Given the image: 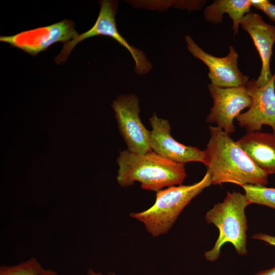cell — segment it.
<instances>
[{"mask_svg": "<svg viewBox=\"0 0 275 275\" xmlns=\"http://www.w3.org/2000/svg\"><path fill=\"white\" fill-rule=\"evenodd\" d=\"M253 162L268 175L275 174V134L248 132L236 141Z\"/></svg>", "mask_w": 275, "mask_h": 275, "instance_id": "cell-13", "label": "cell"}, {"mask_svg": "<svg viewBox=\"0 0 275 275\" xmlns=\"http://www.w3.org/2000/svg\"><path fill=\"white\" fill-rule=\"evenodd\" d=\"M152 127L150 144L152 151L176 162L185 164L189 162L203 163L204 152L200 149L179 143L171 135L167 120L158 118L155 113L149 119Z\"/></svg>", "mask_w": 275, "mask_h": 275, "instance_id": "cell-11", "label": "cell"}, {"mask_svg": "<svg viewBox=\"0 0 275 275\" xmlns=\"http://www.w3.org/2000/svg\"><path fill=\"white\" fill-rule=\"evenodd\" d=\"M205 1H180L175 2L178 8L189 11L201 9L205 4Z\"/></svg>", "mask_w": 275, "mask_h": 275, "instance_id": "cell-18", "label": "cell"}, {"mask_svg": "<svg viewBox=\"0 0 275 275\" xmlns=\"http://www.w3.org/2000/svg\"><path fill=\"white\" fill-rule=\"evenodd\" d=\"M254 275H275V266L270 269L261 270Z\"/></svg>", "mask_w": 275, "mask_h": 275, "instance_id": "cell-20", "label": "cell"}, {"mask_svg": "<svg viewBox=\"0 0 275 275\" xmlns=\"http://www.w3.org/2000/svg\"><path fill=\"white\" fill-rule=\"evenodd\" d=\"M112 106L127 149L139 154L152 151L150 144V131L146 129L140 118L138 97L134 94L118 96L113 101Z\"/></svg>", "mask_w": 275, "mask_h": 275, "instance_id": "cell-6", "label": "cell"}, {"mask_svg": "<svg viewBox=\"0 0 275 275\" xmlns=\"http://www.w3.org/2000/svg\"><path fill=\"white\" fill-rule=\"evenodd\" d=\"M45 268L35 257L14 265H2L0 275H40Z\"/></svg>", "mask_w": 275, "mask_h": 275, "instance_id": "cell-16", "label": "cell"}, {"mask_svg": "<svg viewBox=\"0 0 275 275\" xmlns=\"http://www.w3.org/2000/svg\"><path fill=\"white\" fill-rule=\"evenodd\" d=\"M107 275H116V274L114 273V272H109L107 273Z\"/></svg>", "mask_w": 275, "mask_h": 275, "instance_id": "cell-23", "label": "cell"}, {"mask_svg": "<svg viewBox=\"0 0 275 275\" xmlns=\"http://www.w3.org/2000/svg\"><path fill=\"white\" fill-rule=\"evenodd\" d=\"M208 89L213 99V106L206 122L215 123L228 134L233 133L235 130L234 120L242 111L252 104V99L245 86L220 88L210 83Z\"/></svg>", "mask_w": 275, "mask_h": 275, "instance_id": "cell-8", "label": "cell"}, {"mask_svg": "<svg viewBox=\"0 0 275 275\" xmlns=\"http://www.w3.org/2000/svg\"><path fill=\"white\" fill-rule=\"evenodd\" d=\"M185 40L188 51L208 67L211 84L220 88H231L245 86L250 80L249 76L238 68V54L233 46H229L225 57H217L204 51L189 35L185 36Z\"/></svg>", "mask_w": 275, "mask_h": 275, "instance_id": "cell-9", "label": "cell"}, {"mask_svg": "<svg viewBox=\"0 0 275 275\" xmlns=\"http://www.w3.org/2000/svg\"><path fill=\"white\" fill-rule=\"evenodd\" d=\"M99 3L100 9L94 25L88 31L64 43L61 52L56 58L57 62L64 63L73 48L80 41L94 36H105L113 38L128 50L134 61L136 74L143 75L148 73L152 65L145 54L141 49L130 45L118 31L115 21L118 1L102 0Z\"/></svg>", "mask_w": 275, "mask_h": 275, "instance_id": "cell-5", "label": "cell"}, {"mask_svg": "<svg viewBox=\"0 0 275 275\" xmlns=\"http://www.w3.org/2000/svg\"><path fill=\"white\" fill-rule=\"evenodd\" d=\"M40 275H60L57 272L51 270L44 269Z\"/></svg>", "mask_w": 275, "mask_h": 275, "instance_id": "cell-21", "label": "cell"}, {"mask_svg": "<svg viewBox=\"0 0 275 275\" xmlns=\"http://www.w3.org/2000/svg\"><path fill=\"white\" fill-rule=\"evenodd\" d=\"M210 137L204 152L203 163L211 185L231 183L265 186L268 174L259 168L229 135L217 126H209Z\"/></svg>", "mask_w": 275, "mask_h": 275, "instance_id": "cell-1", "label": "cell"}, {"mask_svg": "<svg viewBox=\"0 0 275 275\" xmlns=\"http://www.w3.org/2000/svg\"><path fill=\"white\" fill-rule=\"evenodd\" d=\"M245 87L252 104L236 118L239 126L248 133L261 131L263 125H268L275 134V69L271 78L264 85L258 86L253 78Z\"/></svg>", "mask_w": 275, "mask_h": 275, "instance_id": "cell-7", "label": "cell"}, {"mask_svg": "<svg viewBox=\"0 0 275 275\" xmlns=\"http://www.w3.org/2000/svg\"><path fill=\"white\" fill-rule=\"evenodd\" d=\"M210 185L211 177L206 171L203 178L197 183L172 186L156 192L152 206L143 211L130 213L129 216L142 223L152 236L166 234L185 207Z\"/></svg>", "mask_w": 275, "mask_h": 275, "instance_id": "cell-3", "label": "cell"}, {"mask_svg": "<svg viewBox=\"0 0 275 275\" xmlns=\"http://www.w3.org/2000/svg\"><path fill=\"white\" fill-rule=\"evenodd\" d=\"M240 26L250 35L260 56L261 68L256 82L262 86L272 76L270 64L275 43V26L265 22L259 14L250 12L243 17Z\"/></svg>", "mask_w": 275, "mask_h": 275, "instance_id": "cell-12", "label": "cell"}, {"mask_svg": "<svg viewBox=\"0 0 275 275\" xmlns=\"http://www.w3.org/2000/svg\"><path fill=\"white\" fill-rule=\"evenodd\" d=\"M251 0H214L204 11L205 19L212 24L223 22V14L227 13L232 21V30L237 34L244 16L250 13Z\"/></svg>", "mask_w": 275, "mask_h": 275, "instance_id": "cell-14", "label": "cell"}, {"mask_svg": "<svg viewBox=\"0 0 275 275\" xmlns=\"http://www.w3.org/2000/svg\"><path fill=\"white\" fill-rule=\"evenodd\" d=\"M250 204L245 194L228 191L222 202L214 204L207 212L206 221L213 224L219 232L212 249L204 253L207 260L215 261L220 256L222 247L227 242L231 243L239 255L248 253L246 232L248 227L245 210Z\"/></svg>", "mask_w": 275, "mask_h": 275, "instance_id": "cell-4", "label": "cell"}, {"mask_svg": "<svg viewBox=\"0 0 275 275\" xmlns=\"http://www.w3.org/2000/svg\"><path fill=\"white\" fill-rule=\"evenodd\" d=\"M78 35L74 22L65 19L48 26L22 31L12 36H1L0 41L36 56L52 44L59 41L65 43Z\"/></svg>", "mask_w": 275, "mask_h": 275, "instance_id": "cell-10", "label": "cell"}, {"mask_svg": "<svg viewBox=\"0 0 275 275\" xmlns=\"http://www.w3.org/2000/svg\"><path fill=\"white\" fill-rule=\"evenodd\" d=\"M251 6L262 11L272 22H275V5L268 0H251Z\"/></svg>", "mask_w": 275, "mask_h": 275, "instance_id": "cell-17", "label": "cell"}, {"mask_svg": "<svg viewBox=\"0 0 275 275\" xmlns=\"http://www.w3.org/2000/svg\"><path fill=\"white\" fill-rule=\"evenodd\" d=\"M85 275H103L101 272L96 271L93 269L88 270L87 273Z\"/></svg>", "mask_w": 275, "mask_h": 275, "instance_id": "cell-22", "label": "cell"}, {"mask_svg": "<svg viewBox=\"0 0 275 275\" xmlns=\"http://www.w3.org/2000/svg\"><path fill=\"white\" fill-rule=\"evenodd\" d=\"M117 162V180L122 187L132 186L137 181L144 189L156 193L165 187L182 184L187 176L185 164L153 151L139 154L124 150L120 151Z\"/></svg>", "mask_w": 275, "mask_h": 275, "instance_id": "cell-2", "label": "cell"}, {"mask_svg": "<svg viewBox=\"0 0 275 275\" xmlns=\"http://www.w3.org/2000/svg\"><path fill=\"white\" fill-rule=\"evenodd\" d=\"M250 204H257L275 210V188L246 184L241 186Z\"/></svg>", "mask_w": 275, "mask_h": 275, "instance_id": "cell-15", "label": "cell"}, {"mask_svg": "<svg viewBox=\"0 0 275 275\" xmlns=\"http://www.w3.org/2000/svg\"><path fill=\"white\" fill-rule=\"evenodd\" d=\"M252 238L263 241L267 244L275 246V236L264 233H256L252 236Z\"/></svg>", "mask_w": 275, "mask_h": 275, "instance_id": "cell-19", "label": "cell"}]
</instances>
